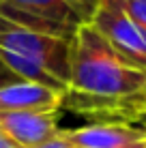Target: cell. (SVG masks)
<instances>
[{
	"label": "cell",
	"instance_id": "1",
	"mask_svg": "<svg viewBox=\"0 0 146 148\" xmlns=\"http://www.w3.org/2000/svg\"><path fill=\"white\" fill-rule=\"evenodd\" d=\"M144 84L146 71L120 58L90 22L73 32L62 108L103 122H138L135 95Z\"/></svg>",
	"mask_w": 146,
	"mask_h": 148
},
{
	"label": "cell",
	"instance_id": "2",
	"mask_svg": "<svg viewBox=\"0 0 146 148\" xmlns=\"http://www.w3.org/2000/svg\"><path fill=\"white\" fill-rule=\"evenodd\" d=\"M71 39L37 32L0 15V60L24 82L64 92Z\"/></svg>",
	"mask_w": 146,
	"mask_h": 148
},
{
	"label": "cell",
	"instance_id": "3",
	"mask_svg": "<svg viewBox=\"0 0 146 148\" xmlns=\"http://www.w3.org/2000/svg\"><path fill=\"white\" fill-rule=\"evenodd\" d=\"M0 15L37 32L71 39L82 24H86L64 0H0Z\"/></svg>",
	"mask_w": 146,
	"mask_h": 148
},
{
	"label": "cell",
	"instance_id": "4",
	"mask_svg": "<svg viewBox=\"0 0 146 148\" xmlns=\"http://www.w3.org/2000/svg\"><path fill=\"white\" fill-rule=\"evenodd\" d=\"M90 24L105 37L120 58L146 71V28L133 22L116 0H99Z\"/></svg>",
	"mask_w": 146,
	"mask_h": 148
},
{
	"label": "cell",
	"instance_id": "5",
	"mask_svg": "<svg viewBox=\"0 0 146 148\" xmlns=\"http://www.w3.org/2000/svg\"><path fill=\"white\" fill-rule=\"evenodd\" d=\"M60 131L58 112H0V133L17 148H39Z\"/></svg>",
	"mask_w": 146,
	"mask_h": 148
},
{
	"label": "cell",
	"instance_id": "6",
	"mask_svg": "<svg viewBox=\"0 0 146 148\" xmlns=\"http://www.w3.org/2000/svg\"><path fill=\"white\" fill-rule=\"evenodd\" d=\"M62 135L77 148H146V129L133 122H95Z\"/></svg>",
	"mask_w": 146,
	"mask_h": 148
},
{
	"label": "cell",
	"instance_id": "7",
	"mask_svg": "<svg viewBox=\"0 0 146 148\" xmlns=\"http://www.w3.org/2000/svg\"><path fill=\"white\" fill-rule=\"evenodd\" d=\"M62 95L60 90L19 79L0 86V112H58Z\"/></svg>",
	"mask_w": 146,
	"mask_h": 148
},
{
	"label": "cell",
	"instance_id": "8",
	"mask_svg": "<svg viewBox=\"0 0 146 148\" xmlns=\"http://www.w3.org/2000/svg\"><path fill=\"white\" fill-rule=\"evenodd\" d=\"M116 2L133 22L146 28V0H116Z\"/></svg>",
	"mask_w": 146,
	"mask_h": 148
},
{
	"label": "cell",
	"instance_id": "9",
	"mask_svg": "<svg viewBox=\"0 0 146 148\" xmlns=\"http://www.w3.org/2000/svg\"><path fill=\"white\" fill-rule=\"evenodd\" d=\"M64 2L71 4L75 11L82 15L84 22H90V17L95 15V11H97V7H99V0H64Z\"/></svg>",
	"mask_w": 146,
	"mask_h": 148
},
{
	"label": "cell",
	"instance_id": "10",
	"mask_svg": "<svg viewBox=\"0 0 146 148\" xmlns=\"http://www.w3.org/2000/svg\"><path fill=\"white\" fill-rule=\"evenodd\" d=\"M39 148H77L75 144H71V142L67 140V137L62 135V131L54 137V140H49V142H45L43 146H39Z\"/></svg>",
	"mask_w": 146,
	"mask_h": 148
},
{
	"label": "cell",
	"instance_id": "11",
	"mask_svg": "<svg viewBox=\"0 0 146 148\" xmlns=\"http://www.w3.org/2000/svg\"><path fill=\"white\" fill-rule=\"evenodd\" d=\"M13 82H19V77L13 73L7 64L0 60V86H7V84H13Z\"/></svg>",
	"mask_w": 146,
	"mask_h": 148
},
{
	"label": "cell",
	"instance_id": "12",
	"mask_svg": "<svg viewBox=\"0 0 146 148\" xmlns=\"http://www.w3.org/2000/svg\"><path fill=\"white\" fill-rule=\"evenodd\" d=\"M135 105H138V120H140L142 116H146V84H144V88L135 95Z\"/></svg>",
	"mask_w": 146,
	"mask_h": 148
},
{
	"label": "cell",
	"instance_id": "13",
	"mask_svg": "<svg viewBox=\"0 0 146 148\" xmlns=\"http://www.w3.org/2000/svg\"><path fill=\"white\" fill-rule=\"evenodd\" d=\"M138 122H140V127H144V129H146V116H142V118H140Z\"/></svg>",
	"mask_w": 146,
	"mask_h": 148
}]
</instances>
